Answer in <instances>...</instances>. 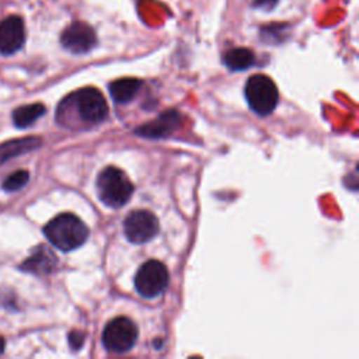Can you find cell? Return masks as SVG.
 I'll list each match as a JSON object with an SVG mask.
<instances>
[{
	"label": "cell",
	"mask_w": 359,
	"mask_h": 359,
	"mask_svg": "<svg viewBox=\"0 0 359 359\" xmlns=\"http://www.w3.org/2000/svg\"><path fill=\"white\" fill-rule=\"evenodd\" d=\"M49 243L62 250L72 251L87 241L88 229L81 219L73 213H60L43 227Z\"/></svg>",
	"instance_id": "1"
},
{
	"label": "cell",
	"mask_w": 359,
	"mask_h": 359,
	"mask_svg": "<svg viewBox=\"0 0 359 359\" xmlns=\"http://www.w3.org/2000/svg\"><path fill=\"white\" fill-rule=\"evenodd\" d=\"M59 111H74L81 123L97 125L107 118L108 104L95 87H84L65 98Z\"/></svg>",
	"instance_id": "2"
},
{
	"label": "cell",
	"mask_w": 359,
	"mask_h": 359,
	"mask_svg": "<svg viewBox=\"0 0 359 359\" xmlns=\"http://www.w3.org/2000/svg\"><path fill=\"white\" fill-rule=\"evenodd\" d=\"M97 194L101 202L109 208L123 206L133 194L129 177L116 167H105L97 177Z\"/></svg>",
	"instance_id": "3"
},
{
	"label": "cell",
	"mask_w": 359,
	"mask_h": 359,
	"mask_svg": "<svg viewBox=\"0 0 359 359\" xmlns=\"http://www.w3.org/2000/svg\"><path fill=\"white\" fill-rule=\"evenodd\" d=\"M250 108L258 115H269L278 105L279 93L273 80L265 74L251 76L244 87Z\"/></svg>",
	"instance_id": "4"
},
{
	"label": "cell",
	"mask_w": 359,
	"mask_h": 359,
	"mask_svg": "<svg viewBox=\"0 0 359 359\" xmlns=\"http://www.w3.org/2000/svg\"><path fill=\"white\" fill-rule=\"evenodd\" d=\"M137 339V327L128 317L111 320L102 332V344L107 351L114 353L128 352Z\"/></svg>",
	"instance_id": "5"
},
{
	"label": "cell",
	"mask_w": 359,
	"mask_h": 359,
	"mask_svg": "<svg viewBox=\"0 0 359 359\" xmlns=\"http://www.w3.org/2000/svg\"><path fill=\"white\" fill-rule=\"evenodd\" d=\"M168 285V271L164 264L156 259L146 261L136 272L135 287L146 299L161 294Z\"/></svg>",
	"instance_id": "6"
},
{
	"label": "cell",
	"mask_w": 359,
	"mask_h": 359,
	"mask_svg": "<svg viewBox=\"0 0 359 359\" xmlns=\"http://www.w3.org/2000/svg\"><path fill=\"white\" fill-rule=\"evenodd\" d=\"M123 231L130 243L144 244L157 236L158 220L149 210H132L123 220Z\"/></svg>",
	"instance_id": "7"
},
{
	"label": "cell",
	"mask_w": 359,
	"mask_h": 359,
	"mask_svg": "<svg viewBox=\"0 0 359 359\" xmlns=\"http://www.w3.org/2000/svg\"><path fill=\"white\" fill-rule=\"evenodd\" d=\"M60 43L70 53L84 55L97 46L98 39L91 25L83 21H74L62 32Z\"/></svg>",
	"instance_id": "8"
},
{
	"label": "cell",
	"mask_w": 359,
	"mask_h": 359,
	"mask_svg": "<svg viewBox=\"0 0 359 359\" xmlns=\"http://www.w3.org/2000/svg\"><path fill=\"white\" fill-rule=\"evenodd\" d=\"M25 42V25L20 15H8L0 21V53L13 55Z\"/></svg>",
	"instance_id": "9"
},
{
	"label": "cell",
	"mask_w": 359,
	"mask_h": 359,
	"mask_svg": "<svg viewBox=\"0 0 359 359\" xmlns=\"http://www.w3.org/2000/svg\"><path fill=\"white\" fill-rule=\"evenodd\" d=\"M178 123H180V115L175 111H167L163 115H160L157 119L136 129V133L139 136L157 139V137L168 136L178 126Z\"/></svg>",
	"instance_id": "10"
},
{
	"label": "cell",
	"mask_w": 359,
	"mask_h": 359,
	"mask_svg": "<svg viewBox=\"0 0 359 359\" xmlns=\"http://www.w3.org/2000/svg\"><path fill=\"white\" fill-rule=\"evenodd\" d=\"M55 265H56V257L53 255V252L48 250L45 245H39L20 265V269L25 272L36 273V275H43V273L52 272Z\"/></svg>",
	"instance_id": "11"
},
{
	"label": "cell",
	"mask_w": 359,
	"mask_h": 359,
	"mask_svg": "<svg viewBox=\"0 0 359 359\" xmlns=\"http://www.w3.org/2000/svg\"><path fill=\"white\" fill-rule=\"evenodd\" d=\"M41 144H42V140L35 136L11 139V140L0 143V165L17 156L25 154L28 151H32V150L41 147Z\"/></svg>",
	"instance_id": "12"
},
{
	"label": "cell",
	"mask_w": 359,
	"mask_h": 359,
	"mask_svg": "<svg viewBox=\"0 0 359 359\" xmlns=\"http://www.w3.org/2000/svg\"><path fill=\"white\" fill-rule=\"evenodd\" d=\"M142 80L133 77L118 79L109 84V94L112 100L118 104L129 102L140 90Z\"/></svg>",
	"instance_id": "13"
},
{
	"label": "cell",
	"mask_w": 359,
	"mask_h": 359,
	"mask_svg": "<svg viewBox=\"0 0 359 359\" xmlns=\"http://www.w3.org/2000/svg\"><path fill=\"white\" fill-rule=\"evenodd\" d=\"M223 63L231 72H243L255 63V55L248 48H233L223 55Z\"/></svg>",
	"instance_id": "14"
},
{
	"label": "cell",
	"mask_w": 359,
	"mask_h": 359,
	"mask_svg": "<svg viewBox=\"0 0 359 359\" xmlns=\"http://www.w3.org/2000/svg\"><path fill=\"white\" fill-rule=\"evenodd\" d=\"M46 108L41 102H34L28 105L18 107L13 111V122L17 128L31 126L36 119H39L45 114Z\"/></svg>",
	"instance_id": "15"
},
{
	"label": "cell",
	"mask_w": 359,
	"mask_h": 359,
	"mask_svg": "<svg viewBox=\"0 0 359 359\" xmlns=\"http://www.w3.org/2000/svg\"><path fill=\"white\" fill-rule=\"evenodd\" d=\"M29 180V172L27 170H18L13 174H10L4 181H3V189L13 192L21 189Z\"/></svg>",
	"instance_id": "16"
},
{
	"label": "cell",
	"mask_w": 359,
	"mask_h": 359,
	"mask_svg": "<svg viewBox=\"0 0 359 359\" xmlns=\"http://www.w3.org/2000/svg\"><path fill=\"white\" fill-rule=\"evenodd\" d=\"M279 0H252V6L261 10H272Z\"/></svg>",
	"instance_id": "17"
},
{
	"label": "cell",
	"mask_w": 359,
	"mask_h": 359,
	"mask_svg": "<svg viewBox=\"0 0 359 359\" xmlns=\"http://www.w3.org/2000/svg\"><path fill=\"white\" fill-rule=\"evenodd\" d=\"M83 341H84V334L77 332V331L70 332V335H69V342H70V345H72L74 349L80 348V346L83 345Z\"/></svg>",
	"instance_id": "18"
},
{
	"label": "cell",
	"mask_w": 359,
	"mask_h": 359,
	"mask_svg": "<svg viewBox=\"0 0 359 359\" xmlns=\"http://www.w3.org/2000/svg\"><path fill=\"white\" fill-rule=\"evenodd\" d=\"M4 346H6V342H4V339L0 337V353L4 352Z\"/></svg>",
	"instance_id": "19"
}]
</instances>
